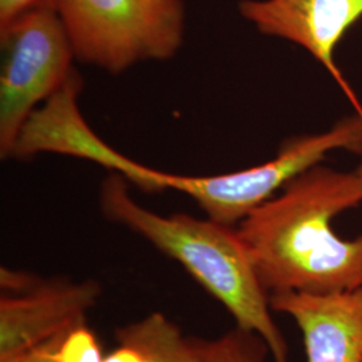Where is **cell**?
Instances as JSON below:
<instances>
[{"instance_id":"2","label":"cell","mask_w":362,"mask_h":362,"mask_svg":"<svg viewBox=\"0 0 362 362\" xmlns=\"http://www.w3.org/2000/svg\"><path fill=\"white\" fill-rule=\"evenodd\" d=\"M100 204L107 219L143 236L184 266L230 311L238 327L266 342L272 362H290L285 337L270 313V296L236 230L185 214L158 215L130 196L127 180L118 173L103 182Z\"/></svg>"},{"instance_id":"15","label":"cell","mask_w":362,"mask_h":362,"mask_svg":"<svg viewBox=\"0 0 362 362\" xmlns=\"http://www.w3.org/2000/svg\"><path fill=\"white\" fill-rule=\"evenodd\" d=\"M354 172H356V173L358 175V177H360V179H361L362 181V160L361 163H360V165H358V168L356 169Z\"/></svg>"},{"instance_id":"1","label":"cell","mask_w":362,"mask_h":362,"mask_svg":"<svg viewBox=\"0 0 362 362\" xmlns=\"http://www.w3.org/2000/svg\"><path fill=\"white\" fill-rule=\"evenodd\" d=\"M362 203V181L315 165L254 209L236 230L267 293L327 294L362 286V235L342 239L333 220Z\"/></svg>"},{"instance_id":"12","label":"cell","mask_w":362,"mask_h":362,"mask_svg":"<svg viewBox=\"0 0 362 362\" xmlns=\"http://www.w3.org/2000/svg\"><path fill=\"white\" fill-rule=\"evenodd\" d=\"M54 353L62 362H104L105 358L97 338L85 322L71 327L57 342Z\"/></svg>"},{"instance_id":"5","label":"cell","mask_w":362,"mask_h":362,"mask_svg":"<svg viewBox=\"0 0 362 362\" xmlns=\"http://www.w3.org/2000/svg\"><path fill=\"white\" fill-rule=\"evenodd\" d=\"M336 149L362 153V112L341 119L325 133L287 140L278 155L258 167L215 176H182L156 169L152 191L188 194L208 219L233 227Z\"/></svg>"},{"instance_id":"14","label":"cell","mask_w":362,"mask_h":362,"mask_svg":"<svg viewBox=\"0 0 362 362\" xmlns=\"http://www.w3.org/2000/svg\"><path fill=\"white\" fill-rule=\"evenodd\" d=\"M61 338H58L57 341H52L47 345L37 348V349L30 350L27 353L19 354V356H16V357H13L11 360L6 362H62L57 358V356L54 353V348H55L57 342Z\"/></svg>"},{"instance_id":"8","label":"cell","mask_w":362,"mask_h":362,"mask_svg":"<svg viewBox=\"0 0 362 362\" xmlns=\"http://www.w3.org/2000/svg\"><path fill=\"white\" fill-rule=\"evenodd\" d=\"M81 88L82 79L74 73L61 90L27 119L11 157L28 158L46 152L73 156L112 169L127 181L133 180L143 164L121 155L91 130L78 107Z\"/></svg>"},{"instance_id":"10","label":"cell","mask_w":362,"mask_h":362,"mask_svg":"<svg viewBox=\"0 0 362 362\" xmlns=\"http://www.w3.org/2000/svg\"><path fill=\"white\" fill-rule=\"evenodd\" d=\"M116 338L133 350L136 362H204L199 339L182 336L161 313L118 329Z\"/></svg>"},{"instance_id":"6","label":"cell","mask_w":362,"mask_h":362,"mask_svg":"<svg viewBox=\"0 0 362 362\" xmlns=\"http://www.w3.org/2000/svg\"><path fill=\"white\" fill-rule=\"evenodd\" d=\"M93 279L38 282L26 291L3 294L0 299V362L47 345L85 322L86 313L101 297Z\"/></svg>"},{"instance_id":"7","label":"cell","mask_w":362,"mask_h":362,"mask_svg":"<svg viewBox=\"0 0 362 362\" xmlns=\"http://www.w3.org/2000/svg\"><path fill=\"white\" fill-rule=\"evenodd\" d=\"M239 11L262 34L290 40L310 52L349 90L334 62V50L362 18V0H243Z\"/></svg>"},{"instance_id":"3","label":"cell","mask_w":362,"mask_h":362,"mask_svg":"<svg viewBox=\"0 0 362 362\" xmlns=\"http://www.w3.org/2000/svg\"><path fill=\"white\" fill-rule=\"evenodd\" d=\"M78 61L121 74L181 47L182 0H52Z\"/></svg>"},{"instance_id":"13","label":"cell","mask_w":362,"mask_h":362,"mask_svg":"<svg viewBox=\"0 0 362 362\" xmlns=\"http://www.w3.org/2000/svg\"><path fill=\"white\" fill-rule=\"evenodd\" d=\"M42 0H0V27L7 26L15 18L26 13Z\"/></svg>"},{"instance_id":"11","label":"cell","mask_w":362,"mask_h":362,"mask_svg":"<svg viewBox=\"0 0 362 362\" xmlns=\"http://www.w3.org/2000/svg\"><path fill=\"white\" fill-rule=\"evenodd\" d=\"M204 362H267L270 350L260 337L236 327L216 339H199Z\"/></svg>"},{"instance_id":"4","label":"cell","mask_w":362,"mask_h":362,"mask_svg":"<svg viewBox=\"0 0 362 362\" xmlns=\"http://www.w3.org/2000/svg\"><path fill=\"white\" fill-rule=\"evenodd\" d=\"M0 156L10 158L27 119L76 73V54L52 0L0 27Z\"/></svg>"},{"instance_id":"9","label":"cell","mask_w":362,"mask_h":362,"mask_svg":"<svg viewBox=\"0 0 362 362\" xmlns=\"http://www.w3.org/2000/svg\"><path fill=\"white\" fill-rule=\"evenodd\" d=\"M270 306L298 325L308 362H362V286L327 294L274 293Z\"/></svg>"}]
</instances>
